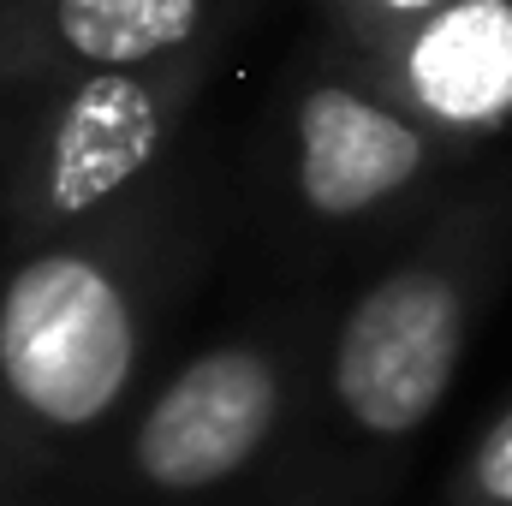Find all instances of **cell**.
<instances>
[{
	"label": "cell",
	"instance_id": "obj_1",
	"mask_svg": "<svg viewBox=\"0 0 512 506\" xmlns=\"http://www.w3.org/2000/svg\"><path fill=\"white\" fill-rule=\"evenodd\" d=\"M209 239V185L179 161L131 209L0 262V506H48L131 417Z\"/></svg>",
	"mask_w": 512,
	"mask_h": 506
},
{
	"label": "cell",
	"instance_id": "obj_2",
	"mask_svg": "<svg viewBox=\"0 0 512 506\" xmlns=\"http://www.w3.org/2000/svg\"><path fill=\"white\" fill-rule=\"evenodd\" d=\"M507 280L512 161L453 185L340 304L322 340V405L346 453L393 459L429 429Z\"/></svg>",
	"mask_w": 512,
	"mask_h": 506
},
{
	"label": "cell",
	"instance_id": "obj_3",
	"mask_svg": "<svg viewBox=\"0 0 512 506\" xmlns=\"http://www.w3.org/2000/svg\"><path fill=\"white\" fill-rule=\"evenodd\" d=\"M233 48L0 96V251L24 256L131 209L185 161L197 102Z\"/></svg>",
	"mask_w": 512,
	"mask_h": 506
},
{
	"label": "cell",
	"instance_id": "obj_4",
	"mask_svg": "<svg viewBox=\"0 0 512 506\" xmlns=\"http://www.w3.org/2000/svg\"><path fill=\"white\" fill-rule=\"evenodd\" d=\"M465 161L471 149L387 102L328 30L292 60L262 137L274 227L304 251L405 239L453 191Z\"/></svg>",
	"mask_w": 512,
	"mask_h": 506
},
{
	"label": "cell",
	"instance_id": "obj_5",
	"mask_svg": "<svg viewBox=\"0 0 512 506\" xmlns=\"http://www.w3.org/2000/svg\"><path fill=\"white\" fill-rule=\"evenodd\" d=\"M310 334V316H274L197 346L120 423L108 447L114 489L143 506H179L256 471L292 423L310 370H322L304 352Z\"/></svg>",
	"mask_w": 512,
	"mask_h": 506
},
{
	"label": "cell",
	"instance_id": "obj_6",
	"mask_svg": "<svg viewBox=\"0 0 512 506\" xmlns=\"http://www.w3.org/2000/svg\"><path fill=\"white\" fill-rule=\"evenodd\" d=\"M274 0H0L12 90L90 72H143L233 48Z\"/></svg>",
	"mask_w": 512,
	"mask_h": 506
},
{
	"label": "cell",
	"instance_id": "obj_7",
	"mask_svg": "<svg viewBox=\"0 0 512 506\" xmlns=\"http://www.w3.org/2000/svg\"><path fill=\"white\" fill-rule=\"evenodd\" d=\"M358 72L459 149L512 131V0H453L393 36L346 42Z\"/></svg>",
	"mask_w": 512,
	"mask_h": 506
},
{
	"label": "cell",
	"instance_id": "obj_8",
	"mask_svg": "<svg viewBox=\"0 0 512 506\" xmlns=\"http://www.w3.org/2000/svg\"><path fill=\"white\" fill-rule=\"evenodd\" d=\"M447 506H512V399L465 447V459L447 483Z\"/></svg>",
	"mask_w": 512,
	"mask_h": 506
},
{
	"label": "cell",
	"instance_id": "obj_9",
	"mask_svg": "<svg viewBox=\"0 0 512 506\" xmlns=\"http://www.w3.org/2000/svg\"><path fill=\"white\" fill-rule=\"evenodd\" d=\"M453 0H316V18L328 36H346V42H376V36H393L429 12H441Z\"/></svg>",
	"mask_w": 512,
	"mask_h": 506
},
{
	"label": "cell",
	"instance_id": "obj_10",
	"mask_svg": "<svg viewBox=\"0 0 512 506\" xmlns=\"http://www.w3.org/2000/svg\"><path fill=\"white\" fill-rule=\"evenodd\" d=\"M0 96H12V78H6V60H0Z\"/></svg>",
	"mask_w": 512,
	"mask_h": 506
}]
</instances>
